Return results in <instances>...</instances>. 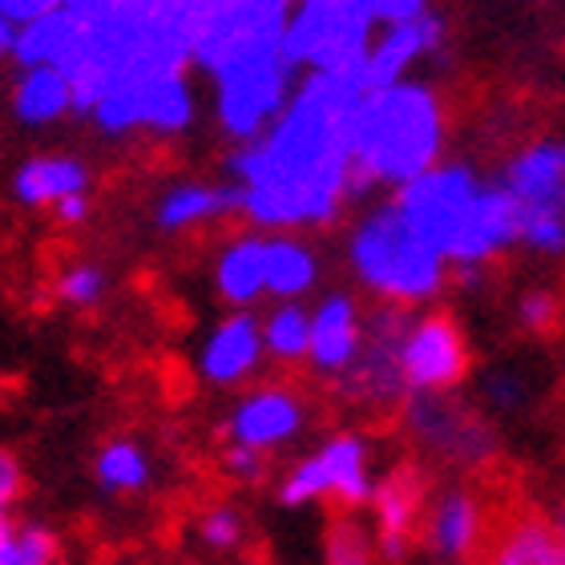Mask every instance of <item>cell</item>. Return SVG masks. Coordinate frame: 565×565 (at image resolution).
<instances>
[{"mask_svg": "<svg viewBox=\"0 0 565 565\" xmlns=\"http://www.w3.org/2000/svg\"><path fill=\"white\" fill-rule=\"evenodd\" d=\"M367 94L360 73H311L271 134L235 158L238 206L259 226L328 223L348 190V126Z\"/></svg>", "mask_w": 565, "mask_h": 565, "instance_id": "obj_1", "label": "cell"}, {"mask_svg": "<svg viewBox=\"0 0 565 565\" xmlns=\"http://www.w3.org/2000/svg\"><path fill=\"white\" fill-rule=\"evenodd\" d=\"M401 214L445 259H489L518 238V202L509 190H489L465 166H428L401 186Z\"/></svg>", "mask_w": 565, "mask_h": 565, "instance_id": "obj_2", "label": "cell"}, {"mask_svg": "<svg viewBox=\"0 0 565 565\" xmlns=\"http://www.w3.org/2000/svg\"><path fill=\"white\" fill-rule=\"evenodd\" d=\"M440 153V106L420 85H380L355 102L348 126V186L413 182Z\"/></svg>", "mask_w": 565, "mask_h": 565, "instance_id": "obj_3", "label": "cell"}, {"mask_svg": "<svg viewBox=\"0 0 565 565\" xmlns=\"http://www.w3.org/2000/svg\"><path fill=\"white\" fill-rule=\"evenodd\" d=\"M352 263L372 291L396 303L433 299L445 282V255L401 214V206H384L352 235Z\"/></svg>", "mask_w": 565, "mask_h": 565, "instance_id": "obj_4", "label": "cell"}, {"mask_svg": "<svg viewBox=\"0 0 565 565\" xmlns=\"http://www.w3.org/2000/svg\"><path fill=\"white\" fill-rule=\"evenodd\" d=\"M372 12L360 0H299L282 24V57L319 73H360L367 61Z\"/></svg>", "mask_w": 565, "mask_h": 565, "instance_id": "obj_5", "label": "cell"}, {"mask_svg": "<svg viewBox=\"0 0 565 565\" xmlns=\"http://www.w3.org/2000/svg\"><path fill=\"white\" fill-rule=\"evenodd\" d=\"M287 73H291V61L282 57V45L247 53L214 73L218 77V121L226 126V134L247 141L259 138L263 126L279 118L282 102H287Z\"/></svg>", "mask_w": 565, "mask_h": 565, "instance_id": "obj_6", "label": "cell"}, {"mask_svg": "<svg viewBox=\"0 0 565 565\" xmlns=\"http://www.w3.org/2000/svg\"><path fill=\"white\" fill-rule=\"evenodd\" d=\"M89 114L106 134H178L194 118V102H190V85L182 73H153V77H130V82L109 85Z\"/></svg>", "mask_w": 565, "mask_h": 565, "instance_id": "obj_7", "label": "cell"}, {"mask_svg": "<svg viewBox=\"0 0 565 565\" xmlns=\"http://www.w3.org/2000/svg\"><path fill=\"white\" fill-rule=\"evenodd\" d=\"M469 372L465 335L448 316H424L401 340V376L413 392L452 388Z\"/></svg>", "mask_w": 565, "mask_h": 565, "instance_id": "obj_8", "label": "cell"}, {"mask_svg": "<svg viewBox=\"0 0 565 565\" xmlns=\"http://www.w3.org/2000/svg\"><path fill=\"white\" fill-rule=\"evenodd\" d=\"M505 190L518 202L521 218H565V146L545 141L509 166Z\"/></svg>", "mask_w": 565, "mask_h": 565, "instance_id": "obj_9", "label": "cell"}, {"mask_svg": "<svg viewBox=\"0 0 565 565\" xmlns=\"http://www.w3.org/2000/svg\"><path fill=\"white\" fill-rule=\"evenodd\" d=\"M303 401L287 388H263L250 392L247 401H238V408L226 420V436L235 445H250L267 452L275 445H287L303 433Z\"/></svg>", "mask_w": 565, "mask_h": 565, "instance_id": "obj_10", "label": "cell"}, {"mask_svg": "<svg viewBox=\"0 0 565 565\" xmlns=\"http://www.w3.org/2000/svg\"><path fill=\"white\" fill-rule=\"evenodd\" d=\"M263 355V328L255 323V316L238 311V316L223 319L218 328L206 335L199 352V372L211 384H238L243 376H250L259 367Z\"/></svg>", "mask_w": 565, "mask_h": 565, "instance_id": "obj_11", "label": "cell"}, {"mask_svg": "<svg viewBox=\"0 0 565 565\" xmlns=\"http://www.w3.org/2000/svg\"><path fill=\"white\" fill-rule=\"evenodd\" d=\"M9 186L21 206H33V211L49 206L53 211L61 199L89 190V166L82 158H70V153H36L12 170Z\"/></svg>", "mask_w": 565, "mask_h": 565, "instance_id": "obj_12", "label": "cell"}, {"mask_svg": "<svg viewBox=\"0 0 565 565\" xmlns=\"http://www.w3.org/2000/svg\"><path fill=\"white\" fill-rule=\"evenodd\" d=\"M440 36H445V29H440V21L428 17V12H416L408 21H392L388 36H384L380 45L367 49L364 85L367 89H380V85L401 82V73L408 70L420 53H428Z\"/></svg>", "mask_w": 565, "mask_h": 565, "instance_id": "obj_13", "label": "cell"}, {"mask_svg": "<svg viewBox=\"0 0 565 565\" xmlns=\"http://www.w3.org/2000/svg\"><path fill=\"white\" fill-rule=\"evenodd\" d=\"M307 360L319 372H348L360 360V319L348 295H328L311 316Z\"/></svg>", "mask_w": 565, "mask_h": 565, "instance_id": "obj_14", "label": "cell"}, {"mask_svg": "<svg viewBox=\"0 0 565 565\" xmlns=\"http://www.w3.org/2000/svg\"><path fill=\"white\" fill-rule=\"evenodd\" d=\"M82 36H85V21L73 9L61 4V9L45 12V17H36V21L17 29V41H12L9 57L17 61L21 70L24 65H57V70H65V65L77 57Z\"/></svg>", "mask_w": 565, "mask_h": 565, "instance_id": "obj_15", "label": "cell"}, {"mask_svg": "<svg viewBox=\"0 0 565 565\" xmlns=\"http://www.w3.org/2000/svg\"><path fill=\"white\" fill-rule=\"evenodd\" d=\"M73 109V82L57 65H24L12 85V114L24 126H53Z\"/></svg>", "mask_w": 565, "mask_h": 565, "instance_id": "obj_16", "label": "cell"}, {"mask_svg": "<svg viewBox=\"0 0 565 565\" xmlns=\"http://www.w3.org/2000/svg\"><path fill=\"white\" fill-rule=\"evenodd\" d=\"M319 460H323V472H328V497H335L348 509H360L372 501L376 481H372V465H367V445L360 436H331L328 445L319 448Z\"/></svg>", "mask_w": 565, "mask_h": 565, "instance_id": "obj_17", "label": "cell"}, {"mask_svg": "<svg viewBox=\"0 0 565 565\" xmlns=\"http://www.w3.org/2000/svg\"><path fill=\"white\" fill-rule=\"evenodd\" d=\"M372 501H376V518H380V550H384L388 562H401L408 533L416 525V513H420V481H416V472L396 469L372 493Z\"/></svg>", "mask_w": 565, "mask_h": 565, "instance_id": "obj_18", "label": "cell"}, {"mask_svg": "<svg viewBox=\"0 0 565 565\" xmlns=\"http://www.w3.org/2000/svg\"><path fill=\"white\" fill-rule=\"evenodd\" d=\"M218 295L226 303L235 307H250L267 291V243L263 238H238L218 255Z\"/></svg>", "mask_w": 565, "mask_h": 565, "instance_id": "obj_19", "label": "cell"}, {"mask_svg": "<svg viewBox=\"0 0 565 565\" xmlns=\"http://www.w3.org/2000/svg\"><path fill=\"white\" fill-rule=\"evenodd\" d=\"M481 533V509L469 493H445L428 521V542L440 557H465Z\"/></svg>", "mask_w": 565, "mask_h": 565, "instance_id": "obj_20", "label": "cell"}, {"mask_svg": "<svg viewBox=\"0 0 565 565\" xmlns=\"http://www.w3.org/2000/svg\"><path fill=\"white\" fill-rule=\"evenodd\" d=\"M231 206H238V190L186 182V186H174L162 194V202H158V226L162 231H186V226L206 223V218L231 211Z\"/></svg>", "mask_w": 565, "mask_h": 565, "instance_id": "obj_21", "label": "cell"}, {"mask_svg": "<svg viewBox=\"0 0 565 565\" xmlns=\"http://www.w3.org/2000/svg\"><path fill=\"white\" fill-rule=\"evenodd\" d=\"M150 457H146V448L130 436H118V440H109L94 460V477L97 484L106 489V493H141L146 484H150Z\"/></svg>", "mask_w": 565, "mask_h": 565, "instance_id": "obj_22", "label": "cell"}, {"mask_svg": "<svg viewBox=\"0 0 565 565\" xmlns=\"http://www.w3.org/2000/svg\"><path fill=\"white\" fill-rule=\"evenodd\" d=\"M316 282V255L295 243V238H275L267 243V291L279 299H299Z\"/></svg>", "mask_w": 565, "mask_h": 565, "instance_id": "obj_23", "label": "cell"}, {"mask_svg": "<svg viewBox=\"0 0 565 565\" xmlns=\"http://www.w3.org/2000/svg\"><path fill=\"white\" fill-rule=\"evenodd\" d=\"M493 565H565V533L542 521H525L497 550Z\"/></svg>", "mask_w": 565, "mask_h": 565, "instance_id": "obj_24", "label": "cell"}, {"mask_svg": "<svg viewBox=\"0 0 565 565\" xmlns=\"http://www.w3.org/2000/svg\"><path fill=\"white\" fill-rule=\"evenodd\" d=\"M307 343H311V316H307L303 307H275L267 323H263V348L275 360H307Z\"/></svg>", "mask_w": 565, "mask_h": 565, "instance_id": "obj_25", "label": "cell"}, {"mask_svg": "<svg viewBox=\"0 0 565 565\" xmlns=\"http://www.w3.org/2000/svg\"><path fill=\"white\" fill-rule=\"evenodd\" d=\"M319 497H328V472H323L319 452H311V457H303L287 472V481H282V489H279V501L287 509H299V505L319 501Z\"/></svg>", "mask_w": 565, "mask_h": 565, "instance_id": "obj_26", "label": "cell"}, {"mask_svg": "<svg viewBox=\"0 0 565 565\" xmlns=\"http://www.w3.org/2000/svg\"><path fill=\"white\" fill-rule=\"evenodd\" d=\"M106 295V271L97 263H73L57 275V299L70 307H94Z\"/></svg>", "mask_w": 565, "mask_h": 565, "instance_id": "obj_27", "label": "cell"}, {"mask_svg": "<svg viewBox=\"0 0 565 565\" xmlns=\"http://www.w3.org/2000/svg\"><path fill=\"white\" fill-rule=\"evenodd\" d=\"M323 565H372V542L355 521H335L328 533V562Z\"/></svg>", "mask_w": 565, "mask_h": 565, "instance_id": "obj_28", "label": "cell"}, {"mask_svg": "<svg viewBox=\"0 0 565 565\" xmlns=\"http://www.w3.org/2000/svg\"><path fill=\"white\" fill-rule=\"evenodd\" d=\"M199 533H202V542L211 545V550H235V545L243 542V518H238L231 505H218V509H211V513L202 518Z\"/></svg>", "mask_w": 565, "mask_h": 565, "instance_id": "obj_29", "label": "cell"}, {"mask_svg": "<svg viewBox=\"0 0 565 565\" xmlns=\"http://www.w3.org/2000/svg\"><path fill=\"white\" fill-rule=\"evenodd\" d=\"M57 562V537L45 525L17 530V562L12 565H53Z\"/></svg>", "mask_w": 565, "mask_h": 565, "instance_id": "obj_30", "label": "cell"}, {"mask_svg": "<svg viewBox=\"0 0 565 565\" xmlns=\"http://www.w3.org/2000/svg\"><path fill=\"white\" fill-rule=\"evenodd\" d=\"M223 465L235 481H259L263 477V452L259 448H250V445H235V440H231Z\"/></svg>", "mask_w": 565, "mask_h": 565, "instance_id": "obj_31", "label": "cell"}, {"mask_svg": "<svg viewBox=\"0 0 565 565\" xmlns=\"http://www.w3.org/2000/svg\"><path fill=\"white\" fill-rule=\"evenodd\" d=\"M554 316H557V303H554V295H545V291H533L521 299V323L530 331H545V328H554Z\"/></svg>", "mask_w": 565, "mask_h": 565, "instance_id": "obj_32", "label": "cell"}, {"mask_svg": "<svg viewBox=\"0 0 565 565\" xmlns=\"http://www.w3.org/2000/svg\"><path fill=\"white\" fill-rule=\"evenodd\" d=\"M65 0H0V17H9L17 29L29 21H36V17H45V12L61 9Z\"/></svg>", "mask_w": 565, "mask_h": 565, "instance_id": "obj_33", "label": "cell"}, {"mask_svg": "<svg viewBox=\"0 0 565 565\" xmlns=\"http://www.w3.org/2000/svg\"><path fill=\"white\" fill-rule=\"evenodd\" d=\"M372 17H384V21H408L416 12H424V0H360Z\"/></svg>", "mask_w": 565, "mask_h": 565, "instance_id": "obj_34", "label": "cell"}, {"mask_svg": "<svg viewBox=\"0 0 565 565\" xmlns=\"http://www.w3.org/2000/svg\"><path fill=\"white\" fill-rule=\"evenodd\" d=\"M24 489V469H21V460L12 457V452H4L0 448V501H17Z\"/></svg>", "mask_w": 565, "mask_h": 565, "instance_id": "obj_35", "label": "cell"}, {"mask_svg": "<svg viewBox=\"0 0 565 565\" xmlns=\"http://www.w3.org/2000/svg\"><path fill=\"white\" fill-rule=\"evenodd\" d=\"M53 214H57V223L65 226H77L89 218V190L85 194H70V199H61L57 206H53Z\"/></svg>", "mask_w": 565, "mask_h": 565, "instance_id": "obj_36", "label": "cell"}, {"mask_svg": "<svg viewBox=\"0 0 565 565\" xmlns=\"http://www.w3.org/2000/svg\"><path fill=\"white\" fill-rule=\"evenodd\" d=\"M17 562V530L0 533V565H12Z\"/></svg>", "mask_w": 565, "mask_h": 565, "instance_id": "obj_37", "label": "cell"}, {"mask_svg": "<svg viewBox=\"0 0 565 565\" xmlns=\"http://www.w3.org/2000/svg\"><path fill=\"white\" fill-rule=\"evenodd\" d=\"M12 41H17V24H12L9 17H0V53H4V57L12 53Z\"/></svg>", "mask_w": 565, "mask_h": 565, "instance_id": "obj_38", "label": "cell"}, {"mask_svg": "<svg viewBox=\"0 0 565 565\" xmlns=\"http://www.w3.org/2000/svg\"><path fill=\"white\" fill-rule=\"evenodd\" d=\"M12 521H9V501H0V533H9Z\"/></svg>", "mask_w": 565, "mask_h": 565, "instance_id": "obj_39", "label": "cell"}]
</instances>
